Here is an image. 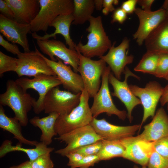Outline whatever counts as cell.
Listing matches in <instances>:
<instances>
[{
    "mask_svg": "<svg viewBox=\"0 0 168 168\" xmlns=\"http://www.w3.org/2000/svg\"><path fill=\"white\" fill-rule=\"evenodd\" d=\"M154 147L156 152L168 159V137L154 142Z\"/></svg>",
    "mask_w": 168,
    "mask_h": 168,
    "instance_id": "36",
    "label": "cell"
},
{
    "mask_svg": "<svg viewBox=\"0 0 168 168\" xmlns=\"http://www.w3.org/2000/svg\"><path fill=\"white\" fill-rule=\"evenodd\" d=\"M160 101L161 105L162 106L168 104V84L164 88L163 92Z\"/></svg>",
    "mask_w": 168,
    "mask_h": 168,
    "instance_id": "45",
    "label": "cell"
},
{
    "mask_svg": "<svg viewBox=\"0 0 168 168\" xmlns=\"http://www.w3.org/2000/svg\"><path fill=\"white\" fill-rule=\"evenodd\" d=\"M41 55L55 73L64 89L75 94L83 91L84 85L80 74L74 72L70 66L64 64L58 58H56L57 61H53L42 54Z\"/></svg>",
    "mask_w": 168,
    "mask_h": 168,
    "instance_id": "17",
    "label": "cell"
},
{
    "mask_svg": "<svg viewBox=\"0 0 168 168\" xmlns=\"http://www.w3.org/2000/svg\"><path fill=\"white\" fill-rule=\"evenodd\" d=\"M147 166V168H168V159L154 151L150 157Z\"/></svg>",
    "mask_w": 168,
    "mask_h": 168,
    "instance_id": "32",
    "label": "cell"
},
{
    "mask_svg": "<svg viewBox=\"0 0 168 168\" xmlns=\"http://www.w3.org/2000/svg\"><path fill=\"white\" fill-rule=\"evenodd\" d=\"M95 8L98 11L101 10L103 7V0H94Z\"/></svg>",
    "mask_w": 168,
    "mask_h": 168,
    "instance_id": "47",
    "label": "cell"
},
{
    "mask_svg": "<svg viewBox=\"0 0 168 168\" xmlns=\"http://www.w3.org/2000/svg\"><path fill=\"white\" fill-rule=\"evenodd\" d=\"M160 54L147 52L143 55L139 63L134 68L136 72L154 75Z\"/></svg>",
    "mask_w": 168,
    "mask_h": 168,
    "instance_id": "28",
    "label": "cell"
},
{
    "mask_svg": "<svg viewBox=\"0 0 168 168\" xmlns=\"http://www.w3.org/2000/svg\"><path fill=\"white\" fill-rule=\"evenodd\" d=\"M115 44L114 42L107 53L99 58L108 65L114 76L120 80L125 67L133 63L134 57L132 55L128 54L130 41L127 38L125 37L118 46L115 47Z\"/></svg>",
    "mask_w": 168,
    "mask_h": 168,
    "instance_id": "15",
    "label": "cell"
},
{
    "mask_svg": "<svg viewBox=\"0 0 168 168\" xmlns=\"http://www.w3.org/2000/svg\"><path fill=\"white\" fill-rule=\"evenodd\" d=\"M134 12L138 18L139 25L133 37L139 46L143 44L150 33L168 16L165 10L162 8L155 11H147L137 7Z\"/></svg>",
    "mask_w": 168,
    "mask_h": 168,
    "instance_id": "14",
    "label": "cell"
},
{
    "mask_svg": "<svg viewBox=\"0 0 168 168\" xmlns=\"http://www.w3.org/2000/svg\"><path fill=\"white\" fill-rule=\"evenodd\" d=\"M74 20L72 13L60 15L55 18L50 25V26L54 27L55 30L54 33L50 34H46L43 36L38 35L36 32H32V37L36 40H46L53 37L56 38V35L61 34L64 37L66 44L69 48L72 50H76V44L72 39L70 35V28Z\"/></svg>",
    "mask_w": 168,
    "mask_h": 168,
    "instance_id": "22",
    "label": "cell"
},
{
    "mask_svg": "<svg viewBox=\"0 0 168 168\" xmlns=\"http://www.w3.org/2000/svg\"><path fill=\"white\" fill-rule=\"evenodd\" d=\"M36 40L40 50L49 56L51 60L57 61L55 56L69 64L74 72H78L79 56L77 51L68 48L63 42L55 39Z\"/></svg>",
    "mask_w": 168,
    "mask_h": 168,
    "instance_id": "12",
    "label": "cell"
},
{
    "mask_svg": "<svg viewBox=\"0 0 168 168\" xmlns=\"http://www.w3.org/2000/svg\"><path fill=\"white\" fill-rule=\"evenodd\" d=\"M74 9L72 12L74 20L72 24L82 25L92 16L95 4L93 0H73Z\"/></svg>",
    "mask_w": 168,
    "mask_h": 168,
    "instance_id": "26",
    "label": "cell"
},
{
    "mask_svg": "<svg viewBox=\"0 0 168 168\" xmlns=\"http://www.w3.org/2000/svg\"><path fill=\"white\" fill-rule=\"evenodd\" d=\"M125 147L122 157L143 166H146L151 155L155 151L154 142L141 140L136 136L120 140Z\"/></svg>",
    "mask_w": 168,
    "mask_h": 168,
    "instance_id": "16",
    "label": "cell"
},
{
    "mask_svg": "<svg viewBox=\"0 0 168 168\" xmlns=\"http://www.w3.org/2000/svg\"><path fill=\"white\" fill-rule=\"evenodd\" d=\"M100 161L97 155L84 156L80 161L70 167V168H89Z\"/></svg>",
    "mask_w": 168,
    "mask_h": 168,
    "instance_id": "35",
    "label": "cell"
},
{
    "mask_svg": "<svg viewBox=\"0 0 168 168\" xmlns=\"http://www.w3.org/2000/svg\"><path fill=\"white\" fill-rule=\"evenodd\" d=\"M18 63V58L6 55L0 51V76L10 71L16 72Z\"/></svg>",
    "mask_w": 168,
    "mask_h": 168,
    "instance_id": "30",
    "label": "cell"
},
{
    "mask_svg": "<svg viewBox=\"0 0 168 168\" xmlns=\"http://www.w3.org/2000/svg\"><path fill=\"white\" fill-rule=\"evenodd\" d=\"M29 122L33 126L39 128L41 132L43 131L45 124V117L40 118L38 116H35L31 119Z\"/></svg>",
    "mask_w": 168,
    "mask_h": 168,
    "instance_id": "43",
    "label": "cell"
},
{
    "mask_svg": "<svg viewBox=\"0 0 168 168\" xmlns=\"http://www.w3.org/2000/svg\"><path fill=\"white\" fill-rule=\"evenodd\" d=\"M59 114L53 113L45 117V122L44 129L42 131L40 140L47 146L52 142V138L57 134L56 132L54 126L56 121Z\"/></svg>",
    "mask_w": 168,
    "mask_h": 168,
    "instance_id": "29",
    "label": "cell"
},
{
    "mask_svg": "<svg viewBox=\"0 0 168 168\" xmlns=\"http://www.w3.org/2000/svg\"><path fill=\"white\" fill-rule=\"evenodd\" d=\"M129 87L133 94L140 99L143 107V116L140 124L142 126L149 117L154 116L164 88L156 81L149 82L144 88L133 85H129Z\"/></svg>",
    "mask_w": 168,
    "mask_h": 168,
    "instance_id": "11",
    "label": "cell"
},
{
    "mask_svg": "<svg viewBox=\"0 0 168 168\" xmlns=\"http://www.w3.org/2000/svg\"><path fill=\"white\" fill-rule=\"evenodd\" d=\"M147 51L168 54V16L144 41Z\"/></svg>",
    "mask_w": 168,
    "mask_h": 168,
    "instance_id": "23",
    "label": "cell"
},
{
    "mask_svg": "<svg viewBox=\"0 0 168 168\" xmlns=\"http://www.w3.org/2000/svg\"><path fill=\"white\" fill-rule=\"evenodd\" d=\"M125 148L119 140H102L101 148L97 155L100 161L122 157Z\"/></svg>",
    "mask_w": 168,
    "mask_h": 168,
    "instance_id": "27",
    "label": "cell"
},
{
    "mask_svg": "<svg viewBox=\"0 0 168 168\" xmlns=\"http://www.w3.org/2000/svg\"><path fill=\"white\" fill-rule=\"evenodd\" d=\"M21 126L16 117H9L6 114L2 105L0 104V128L12 133L14 138L20 143L35 146L38 142L36 141H31L26 138L22 134Z\"/></svg>",
    "mask_w": 168,
    "mask_h": 168,
    "instance_id": "25",
    "label": "cell"
},
{
    "mask_svg": "<svg viewBox=\"0 0 168 168\" xmlns=\"http://www.w3.org/2000/svg\"><path fill=\"white\" fill-rule=\"evenodd\" d=\"M136 137L150 142L168 137V115L162 107L157 110L151 122L145 125L142 133Z\"/></svg>",
    "mask_w": 168,
    "mask_h": 168,
    "instance_id": "20",
    "label": "cell"
},
{
    "mask_svg": "<svg viewBox=\"0 0 168 168\" xmlns=\"http://www.w3.org/2000/svg\"><path fill=\"white\" fill-rule=\"evenodd\" d=\"M81 93L62 90L58 86L53 88L45 97L43 110L48 114L53 113L59 115L68 114L79 104Z\"/></svg>",
    "mask_w": 168,
    "mask_h": 168,
    "instance_id": "6",
    "label": "cell"
},
{
    "mask_svg": "<svg viewBox=\"0 0 168 168\" xmlns=\"http://www.w3.org/2000/svg\"><path fill=\"white\" fill-rule=\"evenodd\" d=\"M21 144L16 146L12 145V142L8 140L4 141L0 147V157L2 158L8 153L15 151H20L26 153L31 162L35 160L44 154L50 153L54 149L53 147H48L42 142H38L34 148H26L22 147Z\"/></svg>",
    "mask_w": 168,
    "mask_h": 168,
    "instance_id": "24",
    "label": "cell"
},
{
    "mask_svg": "<svg viewBox=\"0 0 168 168\" xmlns=\"http://www.w3.org/2000/svg\"><path fill=\"white\" fill-rule=\"evenodd\" d=\"M0 45L7 51L13 54L18 55L21 53L16 44L10 43L5 40L1 34H0Z\"/></svg>",
    "mask_w": 168,
    "mask_h": 168,
    "instance_id": "37",
    "label": "cell"
},
{
    "mask_svg": "<svg viewBox=\"0 0 168 168\" xmlns=\"http://www.w3.org/2000/svg\"><path fill=\"white\" fill-rule=\"evenodd\" d=\"M0 12L1 14L10 19L14 20L13 12L5 0H0Z\"/></svg>",
    "mask_w": 168,
    "mask_h": 168,
    "instance_id": "39",
    "label": "cell"
},
{
    "mask_svg": "<svg viewBox=\"0 0 168 168\" xmlns=\"http://www.w3.org/2000/svg\"><path fill=\"white\" fill-rule=\"evenodd\" d=\"M0 32L12 44H17L23 48L24 52L30 51L27 38L31 33L30 24L18 23L0 14Z\"/></svg>",
    "mask_w": 168,
    "mask_h": 168,
    "instance_id": "18",
    "label": "cell"
},
{
    "mask_svg": "<svg viewBox=\"0 0 168 168\" xmlns=\"http://www.w3.org/2000/svg\"><path fill=\"white\" fill-rule=\"evenodd\" d=\"M127 18V14L121 7H119L113 12L111 22H118L122 24Z\"/></svg>",
    "mask_w": 168,
    "mask_h": 168,
    "instance_id": "38",
    "label": "cell"
},
{
    "mask_svg": "<svg viewBox=\"0 0 168 168\" xmlns=\"http://www.w3.org/2000/svg\"><path fill=\"white\" fill-rule=\"evenodd\" d=\"M89 21V25L86 29L87 42L83 44L80 41L76 45V50L88 58H99L104 55L112 44L104 29L101 16H92Z\"/></svg>",
    "mask_w": 168,
    "mask_h": 168,
    "instance_id": "2",
    "label": "cell"
},
{
    "mask_svg": "<svg viewBox=\"0 0 168 168\" xmlns=\"http://www.w3.org/2000/svg\"><path fill=\"white\" fill-rule=\"evenodd\" d=\"M9 168H32L31 162L27 161L17 166H13Z\"/></svg>",
    "mask_w": 168,
    "mask_h": 168,
    "instance_id": "46",
    "label": "cell"
},
{
    "mask_svg": "<svg viewBox=\"0 0 168 168\" xmlns=\"http://www.w3.org/2000/svg\"><path fill=\"white\" fill-rule=\"evenodd\" d=\"M40 10L30 24L32 32H46L50 24L58 16L72 13L73 0H39Z\"/></svg>",
    "mask_w": 168,
    "mask_h": 168,
    "instance_id": "4",
    "label": "cell"
},
{
    "mask_svg": "<svg viewBox=\"0 0 168 168\" xmlns=\"http://www.w3.org/2000/svg\"><path fill=\"white\" fill-rule=\"evenodd\" d=\"M55 139L67 145L65 147L55 152L63 156H65L68 153L81 147L103 140L97 134L90 124L59 136Z\"/></svg>",
    "mask_w": 168,
    "mask_h": 168,
    "instance_id": "8",
    "label": "cell"
},
{
    "mask_svg": "<svg viewBox=\"0 0 168 168\" xmlns=\"http://www.w3.org/2000/svg\"><path fill=\"white\" fill-rule=\"evenodd\" d=\"M32 168H53L54 164L50 153L42 155L31 162Z\"/></svg>",
    "mask_w": 168,
    "mask_h": 168,
    "instance_id": "34",
    "label": "cell"
},
{
    "mask_svg": "<svg viewBox=\"0 0 168 168\" xmlns=\"http://www.w3.org/2000/svg\"><path fill=\"white\" fill-rule=\"evenodd\" d=\"M165 79L168 81V73Z\"/></svg>",
    "mask_w": 168,
    "mask_h": 168,
    "instance_id": "50",
    "label": "cell"
},
{
    "mask_svg": "<svg viewBox=\"0 0 168 168\" xmlns=\"http://www.w3.org/2000/svg\"><path fill=\"white\" fill-rule=\"evenodd\" d=\"M78 52L79 56L78 72L82 79L84 89L90 97H93L100 88V79L107 67L106 63L101 59L93 60Z\"/></svg>",
    "mask_w": 168,
    "mask_h": 168,
    "instance_id": "7",
    "label": "cell"
},
{
    "mask_svg": "<svg viewBox=\"0 0 168 168\" xmlns=\"http://www.w3.org/2000/svg\"><path fill=\"white\" fill-rule=\"evenodd\" d=\"M154 0H138L137 4L141 7V9L144 11H151L152 5Z\"/></svg>",
    "mask_w": 168,
    "mask_h": 168,
    "instance_id": "44",
    "label": "cell"
},
{
    "mask_svg": "<svg viewBox=\"0 0 168 168\" xmlns=\"http://www.w3.org/2000/svg\"><path fill=\"white\" fill-rule=\"evenodd\" d=\"M118 0H103L102 12L103 14L107 15L109 12H114L115 9L114 5L119 3Z\"/></svg>",
    "mask_w": 168,
    "mask_h": 168,
    "instance_id": "40",
    "label": "cell"
},
{
    "mask_svg": "<svg viewBox=\"0 0 168 168\" xmlns=\"http://www.w3.org/2000/svg\"><path fill=\"white\" fill-rule=\"evenodd\" d=\"M89 98L88 93L84 89L78 105L69 114L58 116L54 126L58 135L60 136L90 124L93 117L89 104Z\"/></svg>",
    "mask_w": 168,
    "mask_h": 168,
    "instance_id": "3",
    "label": "cell"
},
{
    "mask_svg": "<svg viewBox=\"0 0 168 168\" xmlns=\"http://www.w3.org/2000/svg\"><path fill=\"white\" fill-rule=\"evenodd\" d=\"M102 145V140H101L81 147L72 152L80 153L84 156L97 155L101 148Z\"/></svg>",
    "mask_w": 168,
    "mask_h": 168,
    "instance_id": "33",
    "label": "cell"
},
{
    "mask_svg": "<svg viewBox=\"0 0 168 168\" xmlns=\"http://www.w3.org/2000/svg\"><path fill=\"white\" fill-rule=\"evenodd\" d=\"M162 8L165 10L167 15H168V0H166L164 1Z\"/></svg>",
    "mask_w": 168,
    "mask_h": 168,
    "instance_id": "48",
    "label": "cell"
},
{
    "mask_svg": "<svg viewBox=\"0 0 168 168\" xmlns=\"http://www.w3.org/2000/svg\"><path fill=\"white\" fill-rule=\"evenodd\" d=\"M14 15V20L30 24L40 10L39 0H5Z\"/></svg>",
    "mask_w": 168,
    "mask_h": 168,
    "instance_id": "21",
    "label": "cell"
},
{
    "mask_svg": "<svg viewBox=\"0 0 168 168\" xmlns=\"http://www.w3.org/2000/svg\"><path fill=\"white\" fill-rule=\"evenodd\" d=\"M138 0H128L124 2L121 8L127 14H131L134 12Z\"/></svg>",
    "mask_w": 168,
    "mask_h": 168,
    "instance_id": "41",
    "label": "cell"
},
{
    "mask_svg": "<svg viewBox=\"0 0 168 168\" xmlns=\"http://www.w3.org/2000/svg\"><path fill=\"white\" fill-rule=\"evenodd\" d=\"M168 73V54H160L156 69L154 74L155 77L165 78Z\"/></svg>",
    "mask_w": 168,
    "mask_h": 168,
    "instance_id": "31",
    "label": "cell"
},
{
    "mask_svg": "<svg viewBox=\"0 0 168 168\" xmlns=\"http://www.w3.org/2000/svg\"><path fill=\"white\" fill-rule=\"evenodd\" d=\"M146 166H142V167L141 168H147ZM134 168H140L138 167V166H135L134 167Z\"/></svg>",
    "mask_w": 168,
    "mask_h": 168,
    "instance_id": "49",
    "label": "cell"
},
{
    "mask_svg": "<svg viewBox=\"0 0 168 168\" xmlns=\"http://www.w3.org/2000/svg\"><path fill=\"white\" fill-rule=\"evenodd\" d=\"M65 156L69 160L67 165L70 167L80 161L84 156L80 153L71 152L68 153Z\"/></svg>",
    "mask_w": 168,
    "mask_h": 168,
    "instance_id": "42",
    "label": "cell"
},
{
    "mask_svg": "<svg viewBox=\"0 0 168 168\" xmlns=\"http://www.w3.org/2000/svg\"><path fill=\"white\" fill-rule=\"evenodd\" d=\"M6 86L5 91L0 95V104L11 108L22 126H26L28 122V113L33 108L36 100L15 81L8 80Z\"/></svg>",
    "mask_w": 168,
    "mask_h": 168,
    "instance_id": "1",
    "label": "cell"
},
{
    "mask_svg": "<svg viewBox=\"0 0 168 168\" xmlns=\"http://www.w3.org/2000/svg\"><path fill=\"white\" fill-rule=\"evenodd\" d=\"M90 124L97 134L108 140H119L133 136L142 126L140 124L118 126L109 123L104 118L99 119L94 118Z\"/></svg>",
    "mask_w": 168,
    "mask_h": 168,
    "instance_id": "19",
    "label": "cell"
},
{
    "mask_svg": "<svg viewBox=\"0 0 168 168\" xmlns=\"http://www.w3.org/2000/svg\"><path fill=\"white\" fill-rule=\"evenodd\" d=\"M35 48V51L21 52L17 55L18 63L16 72L18 76L34 77L41 74L56 76L36 46Z\"/></svg>",
    "mask_w": 168,
    "mask_h": 168,
    "instance_id": "10",
    "label": "cell"
},
{
    "mask_svg": "<svg viewBox=\"0 0 168 168\" xmlns=\"http://www.w3.org/2000/svg\"><path fill=\"white\" fill-rule=\"evenodd\" d=\"M110 67L107 66L101 77L100 88L94 96L93 101L91 110L94 118H96L100 114L105 113L109 116L112 115L124 120L127 117L125 110L118 109L113 102L109 86V76L111 72Z\"/></svg>",
    "mask_w": 168,
    "mask_h": 168,
    "instance_id": "5",
    "label": "cell"
},
{
    "mask_svg": "<svg viewBox=\"0 0 168 168\" xmlns=\"http://www.w3.org/2000/svg\"><path fill=\"white\" fill-rule=\"evenodd\" d=\"M167 110H168V104H167Z\"/></svg>",
    "mask_w": 168,
    "mask_h": 168,
    "instance_id": "51",
    "label": "cell"
},
{
    "mask_svg": "<svg viewBox=\"0 0 168 168\" xmlns=\"http://www.w3.org/2000/svg\"><path fill=\"white\" fill-rule=\"evenodd\" d=\"M15 81L24 91H27L28 89H31L38 93L39 97L33 107L34 112L36 114L44 111V100L48 91L52 88L62 85L56 76L43 74L37 75L32 79L21 77Z\"/></svg>",
    "mask_w": 168,
    "mask_h": 168,
    "instance_id": "9",
    "label": "cell"
},
{
    "mask_svg": "<svg viewBox=\"0 0 168 168\" xmlns=\"http://www.w3.org/2000/svg\"><path fill=\"white\" fill-rule=\"evenodd\" d=\"M123 73L125 74L124 79L121 81L110 72L109 76V82L113 89L111 95L118 98L124 104L127 110V117L129 122L131 123L133 119V110L136 106L141 104V103L140 99L131 91L127 83V80L130 76L138 79L140 78L132 72L127 66Z\"/></svg>",
    "mask_w": 168,
    "mask_h": 168,
    "instance_id": "13",
    "label": "cell"
}]
</instances>
